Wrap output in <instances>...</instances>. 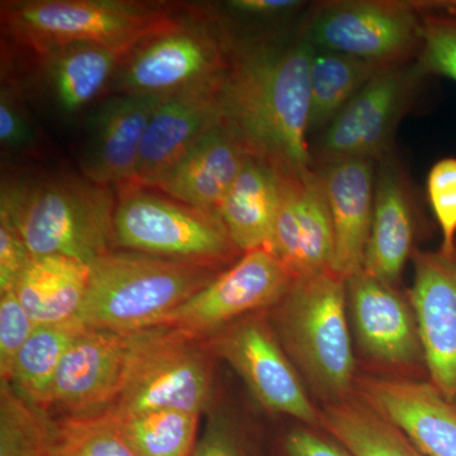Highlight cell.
<instances>
[{"label":"cell","mask_w":456,"mask_h":456,"mask_svg":"<svg viewBox=\"0 0 456 456\" xmlns=\"http://www.w3.org/2000/svg\"><path fill=\"white\" fill-rule=\"evenodd\" d=\"M314 47L293 37H233L221 86L224 122L251 155L279 169L311 167V65Z\"/></svg>","instance_id":"1"},{"label":"cell","mask_w":456,"mask_h":456,"mask_svg":"<svg viewBox=\"0 0 456 456\" xmlns=\"http://www.w3.org/2000/svg\"><path fill=\"white\" fill-rule=\"evenodd\" d=\"M117 194L83 174L3 179L0 213L33 257L62 255L92 264L114 250Z\"/></svg>","instance_id":"2"},{"label":"cell","mask_w":456,"mask_h":456,"mask_svg":"<svg viewBox=\"0 0 456 456\" xmlns=\"http://www.w3.org/2000/svg\"><path fill=\"white\" fill-rule=\"evenodd\" d=\"M268 317L308 392L323 406L353 397L358 375L345 279L331 270L297 279Z\"/></svg>","instance_id":"3"},{"label":"cell","mask_w":456,"mask_h":456,"mask_svg":"<svg viewBox=\"0 0 456 456\" xmlns=\"http://www.w3.org/2000/svg\"><path fill=\"white\" fill-rule=\"evenodd\" d=\"M226 268L112 250L90 264L88 290L75 318L90 329H151Z\"/></svg>","instance_id":"4"},{"label":"cell","mask_w":456,"mask_h":456,"mask_svg":"<svg viewBox=\"0 0 456 456\" xmlns=\"http://www.w3.org/2000/svg\"><path fill=\"white\" fill-rule=\"evenodd\" d=\"M178 22L159 3L18 0L2 5L3 29L33 53L79 42L130 53L146 38Z\"/></svg>","instance_id":"5"},{"label":"cell","mask_w":456,"mask_h":456,"mask_svg":"<svg viewBox=\"0 0 456 456\" xmlns=\"http://www.w3.org/2000/svg\"><path fill=\"white\" fill-rule=\"evenodd\" d=\"M212 356L203 340L179 330L159 326L132 332L121 391L104 416L152 410L208 413L213 406Z\"/></svg>","instance_id":"6"},{"label":"cell","mask_w":456,"mask_h":456,"mask_svg":"<svg viewBox=\"0 0 456 456\" xmlns=\"http://www.w3.org/2000/svg\"><path fill=\"white\" fill-rule=\"evenodd\" d=\"M113 248L117 250L230 266L242 253L216 213L154 193L151 188L117 189Z\"/></svg>","instance_id":"7"},{"label":"cell","mask_w":456,"mask_h":456,"mask_svg":"<svg viewBox=\"0 0 456 456\" xmlns=\"http://www.w3.org/2000/svg\"><path fill=\"white\" fill-rule=\"evenodd\" d=\"M298 33L314 49L391 68L415 61L421 13L412 2H326L312 9Z\"/></svg>","instance_id":"8"},{"label":"cell","mask_w":456,"mask_h":456,"mask_svg":"<svg viewBox=\"0 0 456 456\" xmlns=\"http://www.w3.org/2000/svg\"><path fill=\"white\" fill-rule=\"evenodd\" d=\"M233 37L224 26L179 20L137 45L122 60L110 89L116 94L169 95L217 79L230 66Z\"/></svg>","instance_id":"9"},{"label":"cell","mask_w":456,"mask_h":456,"mask_svg":"<svg viewBox=\"0 0 456 456\" xmlns=\"http://www.w3.org/2000/svg\"><path fill=\"white\" fill-rule=\"evenodd\" d=\"M203 341L236 371L261 407L321 430V410L279 342L268 311L240 318Z\"/></svg>","instance_id":"10"},{"label":"cell","mask_w":456,"mask_h":456,"mask_svg":"<svg viewBox=\"0 0 456 456\" xmlns=\"http://www.w3.org/2000/svg\"><path fill=\"white\" fill-rule=\"evenodd\" d=\"M421 80L413 62L382 69L311 147L312 167L353 159L378 163L391 155L395 130Z\"/></svg>","instance_id":"11"},{"label":"cell","mask_w":456,"mask_h":456,"mask_svg":"<svg viewBox=\"0 0 456 456\" xmlns=\"http://www.w3.org/2000/svg\"><path fill=\"white\" fill-rule=\"evenodd\" d=\"M294 281L292 273L272 251H250L155 327H170L204 340L240 318L274 307Z\"/></svg>","instance_id":"12"},{"label":"cell","mask_w":456,"mask_h":456,"mask_svg":"<svg viewBox=\"0 0 456 456\" xmlns=\"http://www.w3.org/2000/svg\"><path fill=\"white\" fill-rule=\"evenodd\" d=\"M347 314L359 351L395 371L426 370L424 346L410 299L364 269L346 279Z\"/></svg>","instance_id":"13"},{"label":"cell","mask_w":456,"mask_h":456,"mask_svg":"<svg viewBox=\"0 0 456 456\" xmlns=\"http://www.w3.org/2000/svg\"><path fill=\"white\" fill-rule=\"evenodd\" d=\"M132 332L86 327L60 362L42 412L60 417H97L113 406L121 391Z\"/></svg>","instance_id":"14"},{"label":"cell","mask_w":456,"mask_h":456,"mask_svg":"<svg viewBox=\"0 0 456 456\" xmlns=\"http://www.w3.org/2000/svg\"><path fill=\"white\" fill-rule=\"evenodd\" d=\"M279 174L281 203L270 251L296 281L327 272L334 259L335 236L320 174L312 167L279 169Z\"/></svg>","instance_id":"15"},{"label":"cell","mask_w":456,"mask_h":456,"mask_svg":"<svg viewBox=\"0 0 456 456\" xmlns=\"http://www.w3.org/2000/svg\"><path fill=\"white\" fill-rule=\"evenodd\" d=\"M410 289L428 382L456 407V244L452 250H415Z\"/></svg>","instance_id":"16"},{"label":"cell","mask_w":456,"mask_h":456,"mask_svg":"<svg viewBox=\"0 0 456 456\" xmlns=\"http://www.w3.org/2000/svg\"><path fill=\"white\" fill-rule=\"evenodd\" d=\"M425 456H456V407L430 382L401 377H356L355 393Z\"/></svg>","instance_id":"17"},{"label":"cell","mask_w":456,"mask_h":456,"mask_svg":"<svg viewBox=\"0 0 456 456\" xmlns=\"http://www.w3.org/2000/svg\"><path fill=\"white\" fill-rule=\"evenodd\" d=\"M167 95L114 94L92 113L82 174L121 189L136 184V167L147 126Z\"/></svg>","instance_id":"18"},{"label":"cell","mask_w":456,"mask_h":456,"mask_svg":"<svg viewBox=\"0 0 456 456\" xmlns=\"http://www.w3.org/2000/svg\"><path fill=\"white\" fill-rule=\"evenodd\" d=\"M224 77L196 84L165 97L147 126L134 185L154 188L158 180L203 134L224 122L220 99Z\"/></svg>","instance_id":"19"},{"label":"cell","mask_w":456,"mask_h":456,"mask_svg":"<svg viewBox=\"0 0 456 456\" xmlns=\"http://www.w3.org/2000/svg\"><path fill=\"white\" fill-rule=\"evenodd\" d=\"M419 211L412 183L395 156L377 163L373 224L362 269L397 287L416 248Z\"/></svg>","instance_id":"20"},{"label":"cell","mask_w":456,"mask_h":456,"mask_svg":"<svg viewBox=\"0 0 456 456\" xmlns=\"http://www.w3.org/2000/svg\"><path fill=\"white\" fill-rule=\"evenodd\" d=\"M314 170L322 180L334 226L335 251L330 270L346 281L364 265L373 224L377 161L353 159Z\"/></svg>","instance_id":"21"},{"label":"cell","mask_w":456,"mask_h":456,"mask_svg":"<svg viewBox=\"0 0 456 456\" xmlns=\"http://www.w3.org/2000/svg\"><path fill=\"white\" fill-rule=\"evenodd\" d=\"M248 155L245 143L222 122L203 134L151 189L217 215Z\"/></svg>","instance_id":"22"},{"label":"cell","mask_w":456,"mask_h":456,"mask_svg":"<svg viewBox=\"0 0 456 456\" xmlns=\"http://www.w3.org/2000/svg\"><path fill=\"white\" fill-rule=\"evenodd\" d=\"M281 203V174L274 164L248 155L217 215L242 254L272 248Z\"/></svg>","instance_id":"23"},{"label":"cell","mask_w":456,"mask_h":456,"mask_svg":"<svg viewBox=\"0 0 456 456\" xmlns=\"http://www.w3.org/2000/svg\"><path fill=\"white\" fill-rule=\"evenodd\" d=\"M42 80L55 106L65 114L79 112L112 82L128 53L95 44H70L35 53Z\"/></svg>","instance_id":"24"},{"label":"cell","mask_w":456,"mask_h":456,"mask_svg":"<svg viewBox=\"0 0 456 456\" xmlns=\"http://www.w3.org/2000/svg\"><path fill=\"white\" fill-rule=\"evenodd\" d=\"M90 265L62 255L32 257L14 288L36 325L65 322L79 314Z\"/></svg>","instance_id":"25"},{"label":"cell","mask_w":456,"mask_h":456,"mask_svg":"<svg viewBox=\"0 0 456 456\" xmlns=\"http://www.w3.org/2000/svg\"><path fill=\"white\" fill-rule=\"evenodd\" d=\"M321 430L354 456H425L397 426L356 395L321 408Z\"/></svg>","instance_id":"26"},{"label":"cell","mask_w":456,"mask_h":456,"mask_svg":"<svg viewBox=\"0 0 456 456\" xmlns=\"http://www.w3.org/2000/svg\"><path fill=\"white\" fill-rule=\"evenodd\" d=\"M84 329L77 318L36 326L17 354L5 382L27 403L44 411L60 362Z\"/></svg>","instance_id":"27"},{"label":"cell","mask_w":456,"mask_h":456,"mask_svg":"<svg viewBox=\"0 0 456 456\" xmlns=\"http://www.w3.org/2000/svg\"><path fill=\"white\" fill-rule=\"evenodd\" d=\"M383 66L314 49L311 65V132L325 130Z\"/></svg>","instance_id":"28"},{"label":"cell","mask_w":456,"mask_h":456,"mask_svg":"<svg viewBox=\"0 0 456 456\" xmlns=\"http://www.w3.org/2000/svg\"><path fill=\"white\" fill-rule=\"evenodd\" d=\"M106 417L136 456H191L200 439L197 413L152 410Z\"/></svg>","instance_id":"29"},{"label":"cell","mask_w":456,"mask_h":456,"mask_svg":"<svg viewBox=\"0 0 456 456\" xmlns=\"http://www.w3.org/2000/svg\"><path fill=\"white\" fill-rule=\"evenodd\" d=\"M46 456H136L106 416H49Z\"/></svg>","instance_id":"30"},{"label":"cell","mask_w":456,"mask_h":456,"mask_svg":"<svg viewBox=\"0 0 456 456\" xmlns=\"http://www.w3.org/2000/svg\"><path fill=\"white\" fill-rule=\"evenodd\" d=\"M49 416L0 382V456H46Z\"/></svg>","instance_id":"31"},{"label":"cell","mask_w":456,"mask_h":456,"mask_svg":"<svg viewBox=\"0 0 456 456\" xmlns=\"http://www.w3.org/2000/svg\"><path fill=\"white\" fill-rule=\"evenodd\" d=\"M413 64L422 79L456 82V14L421 13V45Z\"/></svg>","instance_id":"32"},{"label":"cell","mask_w":456,"mask_h":456,"mask_svg":"<svg viewBox=\"0 0 456 456\" xmlns=\"http://www.w3.org/2000/svg\"><path fill=\"white\" fill-rule=\"evenodd\" d=\"M191 456H261L244 426L227 413L209 411L208 419Z\"/></svg>","instance_id":"33"},{"label":"cell","mask_w":456,"mask_h":456,"mask_svg":"<svg viewBox=\"0 0 456 456\" xmlns=\"http://www.w3.org/2000/svg\"><path fill=\"white\" fill-rule=\"evenodd\" d=\"M428 202L439 224L443 250L456 244V158H445L431 167L426 182Z\"/></svg>","instance_id":"34"},{"label":"cell","mask_w":456,"mask_h":456,"mask_svg":"<svg viewBox=\"0 0 456 456\" xmlns=\"http://www.w3.org/2000/svg\"><path fill=\"white\" fill-rule=\"evenodd\" d=\"M36 326L14 290L0 294V382L8 379L17 354Z\"/></svg>","instance_id":"35"},{"label":"cell","mask_w":456,"mask_h":456,"mask_svg":"<svg viewBox=\"0 0 456 456\" xmlns=\"http://www.w3.org/2000/svg\"><path fill=\"white\" fill-rule=\"evenodd\" d=\"M32 257L17 228L0 213V294L14 290Z\"/></svg>","instance_id":"36"},{"label":"cell","mask_w":456,"mask_h":456,"mask_svg":"<svg viewBox=\"0 0 456 456\" xmlns=\"http://www.w3.org/2000/svg\"><path fill=\"white\" fill-rule=\"evenodd\" d=\"M35 131L16 93L8 86L0 90V143L8 151H22L35 143Z\"/></svg>","instance_id":"37"},{"label":"cell","mask_w":456,"mask_h":456,"mask_svg":"<svg viewBox=\"0 0 456 456\" xmlns=\"http://www.w3.org/2000/svg\"><path fill=\"white\" fill-rule=\"evenodd\" d=\"M281 456H354L327 432L301 425L285 434Z\"/></svg>","instance_id":"38"},{"label":"cell","mask_w":456,"mask_h":456,"mask_svg":"<svg viewBox=\"0 0 456 456\" xmlns=\"http://www.w3.org/2000/svg\"><path fill=\"white\" fill-rule=\"evenodd\" d=\"M303 4L298 0H232L227 3V7L239 16L270 20L292 14Z\"/></svg>","instance_id":"39"}]
</instances>
